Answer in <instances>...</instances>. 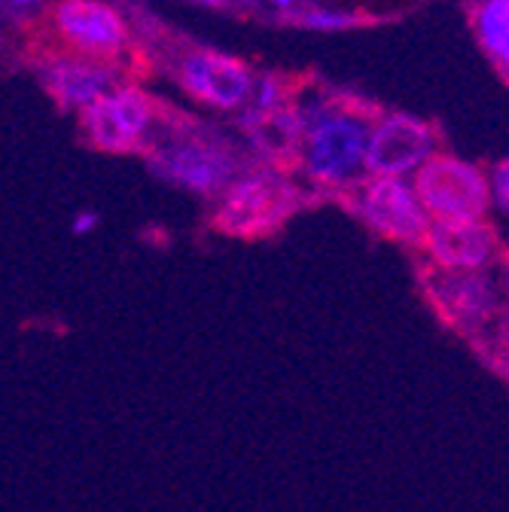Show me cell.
Wrapping results in <instances>:
<instances>
[{"label": "cell", "mask_w": 509, "mask_h": 512, "mask_svg": "<svg viewBox=\"0 0 509 512\" xmlns=\"http://www.w3.org/2000/svg\"><path fill=\"white\" fill-rule=\"evenodd\" d=\"M250 7H272V10H290L296 0H244Z\"/></svg>", "instance_id": "cell-17"}, {"label": "cell", "mask_w": 509, "mask_h": 512, "mask_svg": "<svg viewBox=\"0 0 509 512\" xmlns=\"http://www.w3.org/2000/svg\"><path fill=\"white\" fill-rule=\"evenodd\" d=\"M299 25L311 31H348L357 25V16L342 10H305L299 16Z\"/></svg>", "instance_id": "cell-14"}, {"label": "cell", "mask_w": 509, "mask_h": 512, "mask_svg": "<svg viewBox=\"0 0 509 512\" xmlns=\"http://www.w3.org/2000/svg\"><path fill=\"white\" fill-rule=\"evenodd\" d=\"M199 4H205V7H223L226 0H199Z\"/></svg>", "instance_id": "cell-19"}, {"label": "cell", "mask_w": 509, "mask_h": 512, "mask_svg": "<svg viewBox=\"0 0 509 512\" xmlns=\"http://www.w3.org/2000/svg\"><path fill=\"white\" fill-rule=\"evenodd\" d=\"M299 116L296 171L308 183V192L321 196H348L366 177V141L375 116V104L354 95H299L293 98Z\"/></svg>", "instance_id": "cell-1"}, {"label": "cell", "mask_w": 509, "mask_h": 512, "mask_svg": "<svg viewBox=\"0 0 509 512\" xmlns=\"http://www.w3.org/2000/svg\"><path fill=\"white\" fill-rule=\"evenodd\" d=\"M488 196H491V211L497 208L500 214H506V205H509V165H506V159H500L494 168H488Z\"/></svg>", "instance_id": "cell-15"}, {"label": "cell", "mask_w": 509, "mask_h": 512, "mask_svg": "<svg viewBox=\"0 0 509 512\" xmlns=\"http://www.w3.org/2000/svg\"><path fill=\"white\" fill-rule=\"evenodd\" d=\"M156 104L153 98L132 83H119L104 98L80 110L83 138L104 153H135L147 150L156 132Z\"/></svg>", "instance_id": "cell-7"}, {"label": "cell", "mask_w": 509, "mask_h": 512, "mask_svg": "<svg viewBox=\"0 0 509 512\" xmlns=\"http://www.w3.org/2000/svg\"><path fill=\"white\" fill-rule=\"evenodd\" d=\"M308 202V189L299 186L287 171L253 165L244 168L214 199L211 226L235 241L272 238L296 217Z\"/></svg>", "instance_id": "cell-3"}, {"label": "cell", "mask_w": 509, "mask_h": 512, "mask_svg": "<svg viewBox=\"0 0 509 512\" xmlns=\"http://www.w3.org/2000/svg\"><path fill=\"white\" fill-rule=\"evenodd\" d=\"M415 196L430 223L488 220V171L470 159L452 153H433L412 177Z\"/></svg>", "instance_id": "cell-5"}, {"label": "cell", "mask_w": 509, "mask_h": 512, "mask_svg": "<svg viewBox=\"0 0 509 512\" xmlns=\"http://www.w3.org/2000/svg\"><path fill=\"white\" fill-rule=\"evenodd\" d=\"M180 89L211 110H238L250 98L253 74L241 58L217 49H193L177 61Z\"/></svg>", "instance_id": "cell-11"}, {"label": "cell", "mask_w": 509, "mask_h": 512, "mask_svg": "<svg viewBox=\"0 0 509 512\" xmlns=\"http://www.w3.org/2000/svg\"><path fill=\"white\" fill-rule=\"evenodd\" d=\"M95 226H98V214H92V211L77 214V220H74V235H89Z\"/></svg>", "instance_id": "cell-16"}, {"label": "cell", "mask_w": 509, "mask_h": 512, "mask_svg": "<svg viewBox=\"0 0 509 512\" xmlns=\"http://www.w3.org/2000/svg\"><path fill=\"white\" fill-rule=\"evenodd\" d=\"M7 7H13V10H34V7H40L43 0H4Z\"/></svg>", "instance_id": "cell-18"}, {"label": "cell", "mask_w": 509, "mask_h": 512, "mask_svg": "<svg viewBox=\"0 0 509 512\" xmlns=\"http://www.w3.org/2000/svg\"><path fill=\"white\" fill-rule=\"evenodd\" d=\"M49 28L65 52L104 64H116L129 43L125 19L104 0H58L49 13Z\"/></svg>", "instance_id": "cell-9"}, {"label": "cell", "mask_w": 509, "mask_h": 512, "mask_svg": "<svg viewBox=\"0 0 509 512\" xmlns=\"http://www.w3.org/2000/svg\"><path fill=\"white\" fill-rule=\"evenodd\" d=\"M345 205L351 214L381 241L400 247H421L427 235V214L406 177H363L348 196Z\"/></svg>", "instance_id": "cell-6"}, {"label": "cell", "mask_w": 509, "mask_h": 512, "mask_svg": "<svg viewBox=\"0 0 509 512\" xmlns=\"http://www.w3.org/2000/svg\"><path fill=\"white\" fill-rule=\"evenodd\" d=\"M37 74L46 92L52 95V101L61 110H74V113L86 110L89 104H95L98 98H104L110 89L119 86L116 64L92 61L65 49L46 52L37 61Z\"/></svg>", "instance_id": "cell-12"}, {"label": "cell", "mask_w": 509, "mask_h": 512, "mask_svg": "<svg viewBox=\"0 0 509 512\" xmlns=\"http://www.w3.org/2000/svg\"><path fill=\"white\" fill-rule=\"evenodd\" d=\"M433 153H439V132L433 122L403 110L378 113L366 141V174L409 180Z\"/></svg>", "instance_id": "cell-8"}, {"label": "cell", "mask_w": 509, "mask_h": 512, "mask_svg": "<svg viewBox=\"0 0 509 512\" xmlns=\"http://www.w3.org/2000/svg\"><path fill=\"white\" fill-rule=\"evenodd\" d=\"M503 269L494 272H439L421 266V293L445 327L476 342L494 330H506Z\"/></svg>", "instance_id": "cell-4"}, {"label": "cell", "mask_w": 509, "mask_h": 512, "mask_svg": "<svg viewBox=\"0 0 509 512\" xmlns=\"http://www.w3.org/2000/svg\"><path fill=\"white\" fill-rule=\"evenodd\" d=\"M144 153L150 156V168L156 177L202 199H217L247 168L238 147L229 144L223 135L193 122H168L162 116Z\"/></svg>", "instance_id": "cell-2"}, {"label": "cell", "mask_w": 509, "mask_h": 512, "mask_svg": "<svg viewBox=\"0 0 509 512\" xmlns=\"http://www.w3.org/2000/svg\"><path fill=\"white\" fill-rule=\"evenodd\" d=\"M473 28L485 55L497 64L500 77L509 68V0H479L473 10Z\"/></svg>", "instance_id": "cell-13"}, {"label": "cell", "mask_w": 509, "mask_h": 512, "mask_svg": "<svg viewBox=\"0 0 509 512\" xmlns=\"http://www.w3.org/2000/svg\"><path fill=\"white\" fill-rule=\"evenodd\" d=\"M424 266L439 272H494L506 263V244L491 220L430 223L418 247Z\"/></svg>", "instance_id": "cell-10"}]
</instances>
